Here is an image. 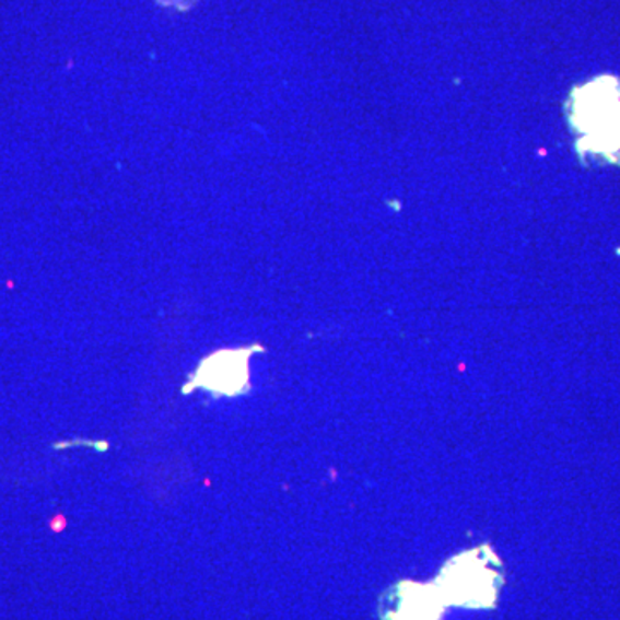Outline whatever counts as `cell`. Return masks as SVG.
<instances>
[{
	"label": "cell",
	"instance_id": "2",
	"mask_svg": "<svg viewBox=\"0 0 620 620\" xmlns=\"http://www.w3.org/2000/svg\"><path fill=\"white\" fill-rule=\"evenodd\" d=\"M416 586H413V592L406 593L400 592L397 595L398 608L395 612V619L397 620H436L438 619V612L434 608V601L431 596L426 593H416Z\"/></svg>",
	"mask_w": 620,
	"mask_h": 620
},
{
	"label": "cell",
	"instance_id": "1",
	"mask_svg": "<svg viewBox=\"0 0 620 620\" xmlns=\"http://www.w3.org/2000/svg\"><path fill=\"white\" fill-rule=\"evenodd\" d=\"M499 560L488 548L469 551L446 565L445 588L452 601L463 605H487L499 592L500 576L496 574Z\"/></svg>",
	"mask_w": 620,
	"mask_h": 620
}]
</instances>
